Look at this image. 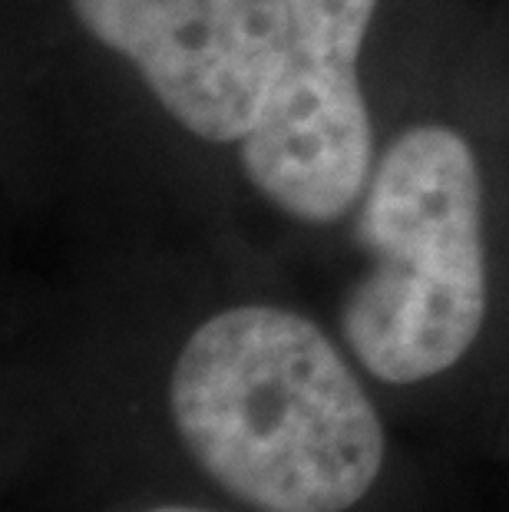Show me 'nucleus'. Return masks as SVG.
I'll return each instance as SVG.
<instances>
[{"label":"nucleus","instance_id":"obj_2","mask_svg":"<svg viewBox=\"0 0 509 512\" xmlns=\"http://www.w3.org/2000/svg\"><path fill=\"white\" fill-rule=\"evenodd\" d=\"M357 238L374 258L341 314L357 361L387 384L443 374L486 311L483 179L467 139L447 126L397 136L367 179Z\"/></svg>","mask_w":509,"mask_h":512},{"label":"nucleus","instance_id":"obj_1","mask_svg":"<svg viewBox=\"0 0 509 512\" xmlns=\"http://www.w3.org/2000/svg\"><path fill=\"white\" fill-rule=\"evenodd\" d=\"M169 403L202 470L262 512H344L381 473L371 400L291 311L248 304L205 321L182 347Z\"/></svg>","mask_w":509,"mask_h":512},{"label":"nucleus","instance_id":"obj_3","mask_svg":"<svg viewBox=\"0 0 509 512\" xmlns=\"http://www.w3.org/2000/svg\"><path fill=\"white\" fill-rule=\"evenodd\" d=\"M288 47L242 139L248 182L291 219H341L364 192L374 133L357 57L377 0H285Z\"/></svg>","mask_w":509,"mask_h":512},{"label":"nucleus","instance_id":"obj_4","mask_svg":"<svg viewBox=\"0 0 509 512\" xmlns=\"http://www.w3.org/2000/svg\"><path fill=\"white\" fill-rule=\"evenodd\" d=\"M166 113L209 143H242L288 47L285 0H70Z\"/></svg>","mask_w":509,"mask_h":512},{"label":"nucleus","instance_id":"obj_5","mask_svg":"<svg viewBox=\"0 0 509 512\" xmlns=\"http://www.w3.org/2000/svg\"><path fill=\"white\" fill-rule=\"evenodd\" d=\"M149 512H205V509H189V506H159V509H149Z\"/></svg>","mask_w":509,"mask_h":512}]
</instances>
